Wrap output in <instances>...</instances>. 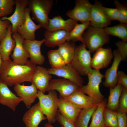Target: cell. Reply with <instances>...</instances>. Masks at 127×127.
Wrapping results in <instances>:
<instances>
[{
    "label": "cell",
    "mask_w": 127,
    "mask_h": 127,
    "mask_svg": "<svg viewBox=\"0 0 127 127\" xmlns=\"http://www.w3.org/2000/svg\"><path fill=\"white\" fill-rule=\"evenodd\" d=\"M36 66L30 60L25 64L20 65L10 58L3 62L0 71V81L10 87L25 82L31 83Z\"/></svg>",
    "instance_id": "cell-1"
},
{
    "label": "cell",
    "mask_w": 127,
    "mask_h": 127,
    "mask_svg": "<svg viewBox=\"0 0 127 127\" xmlns=\"http://www.w3.org/2000/svg\"><path fill=\"white\" fill-rule=\"evenodd\" d=\"M83 44L93 52L110 41L109 35L101 28L89 26L83 34Z\"/></svg>",
    "instance_id": "cell-2"
},
{
    "label": "cell",
    "mask_w": 127,
    "mask_h": 127,
    "mask_svg": "<svg viewBox=\"0 0 127 127\" xmlns=\"http://www.w3.org/2000/svg\"><path fill=\"white\" fill-rule=\"evenodd\" d=\"M48 92V94L45 95L38 90V98L42 111L46 116L48 123L51 124L56 120V116L58 111L59 98L56 91L52 90Z\"/></svg>",
    "instance_id": "cell-3"
},
{
    "label": "cell",
    "mask_w": 127,
    "mask_h": 127,
    "mask_svg": "<svg viewBox=\"0 0 127 127\" xmlns=\"http://www.w3.org/2000/svg\"><path fill=\"white\" fill-rule=\"evenodd\" d=\"M52 0H29L28 8L31 12L32 18L46 30L48 15L53 5Z\"/></svg>",
    "instance_id": "cell-4"
},
{
    "label": "cell",
    "mask_w": 127,
    "mask_h": 127,
    "mask_svg": "<svg viewBox=\"0 0 127 127\" xmlns=\"http://www.w3.org/2000/svg\"><path fill=\"white\" fill-rule=\"evenodd\" d=\"M87 75L88 78V83L79 87V89L83 93L87 95L95 104L98 105L104 99L99 89L100 85L104 75L99 70L94 69H92Z\"/></svg>",
    "instance_id": "cell-5"
},
{
    "label": "cell",
    "mask_w": 127,
    "mask_h": 127,
    "mask_svg": "<svg viewBox=\"0 0 127 127\" xmlns=\"http://www.w3.org/2000/svg\"><path fill=\"white\" fill-rule=\"evenodd\" d=\"M82 43L76 46L74 57L71 63L81 75H87L92 69L91 52Z\"/></svg>",
    "instance_id": "cell-6"
},
{
    "label": "cell",
    "mask_w": 127,
    "mask_h": 127,
    "mask_svg": "<svg viewBox=\"0 0 127 127\" xmlns=\"http://www.w3.org/2000/svg\"><path fill=\"white\" fill-rule=\"evenodd\" d=\"M75 2L74 8L67 11V16L76 22H90L92 4L88 0H76Z\"/></svg>",
    "instance_id": "cell-7"
},
{
    "label": "cell",
    "mask_w": 127,
    "mask_h": 127,
    "mask_svg": "<svg viewBox=\"0 0 127 127\" xmlns=\"http://www.w3.org/2000/svg\"><path fill=\"white\" fill-rule=\"evenodd\" d=\"M48 70L51 75H55L69 80L79 87L83 86L84 80L83 78L71 63L56 68H51Z\"/></svg>",
    "instance_id": "cell-8"
},
{
    "label": "cell",
    "mask_w": 127,
    "mask_h": 127,
    "mask_svg": "<svg viewBox=\"0 0 127 127\" xmlns=\"http://www.w3.org/2000/svg\"><path fill=\"white\" fill-rule=\"evenodd\" d=\"M79 87L71 81L64 78L51 79L47 91L54 90L59 93L60 97L65 98L73 93Z\"/></svg>",
    "instance_id": "cell-9"
},
{
    "label": "cell",
    "mask_w": 127,
    "mask_h": 127,
    "mask_svg": "<svg viewBox=\"0 0 127 127\" xmlns=\"http://www.w3.org/2000/svg\"><path fill=\"white\" fill-rule=\"evenodd\" d=\"M14 2L16 7L14 13L9 17L1 18L3 20H8L11 23L12 34L17 32L18 27L25 20V10L28 6V0H15Z\"/></svg>",
    "instance_id": "cell-10"
},
{
    "label": "cell",
    "mask_w": 127,
    "mask_h": 127,
    "mask_svg": "<svg viewBox=\"0 0 127 127\" xmlns=\"http://www.w3.org/2000/svg\"><path fill=\"white\" fill-rule=\"evenodd\" d=\"M45 41L44 38L40 40H24L23 46L29 55L30 60L36 65H41L45 61V57L42 54L41 51V46Z\"/></svg>",
    "instance_id": "cell-11"
},
{
    "label": "cell",
    "mask_w": 127,
    "mask_h": 127,
    "mask_svg": "<svg viewBox=\"0 0 127 127\" xmlns=\"http://www.w3.org/2000/svg\"><path fill=\"white\" fill-rule=\"evenodd\" d=\"M102 3L95 0L92 4L90 21V26L103 28L111 24L102 9Z\"/></svg>",
    "instance_id": "cell-12"
},
{
    "label": "cell",
    "mask_w": 127,
    "mask_h": 127,
    "mask_svg": "<svg viewBox=\"0 0 127 127\" xmlns=\"http://www.w3.org/2000/svg\"><path fill=\"white\" fill-rule=\"evenodd\" d=\"M30 85L18 84L14 86L16 95L21 98L27 108H29L36 99L38 98V90L33 83Z\"/></svg>",
    "instance_id": "cell-13"
},
{
    "label": "cell",
    "mask_w": 127,
    "mask_h": 127,
    "mask_svg": "<svg viewBox=\"0 0 127 127\" xmlns=\"http://www.w3.org/2000/svg\"><path fill=\"white\" fill-rule=\"evenodd\" d=\"M95 52L91 59V68L99 70L107 67L111 63L113 57L111 48L101 47Z\"/></svg>",
    "instance_id": "cell-14"
},
{
    "label": "cell",
    "mask_w": 127,
    "mask_h": 127,
    "mask_svg": "<svg viewBox=\"0 0 127 127\" xmlns=\"http://www.w3.org/2000/svg\"><path fill=\"white\" fill-rule=\"evenodd\" d=\"M25 12V20L23 24L18 27L17 32L24 40H34L35 38V31L41 27L39 24H36L32 20L30 15V10L28 7L26 8Z\"/></svg>",
    "instance_id": "cell-15"
},
{
    "label": "cell",
    "mask_w": 127,
    "mask_h": 127,
    "mask_svg": "<svg viewBox=\"0 0 127 127\" xmlns=\"http://www.w3.org/2000/svg\"><path fill=\"white\" fill-rule=\"evenodd\" d=\"M114 59L111 67L106 70L104 77L105 80L103 85L106 87L114 88L118 83L117 70L122 58L118 49L115 50L113 53Z\"/></svg>",
    "instance_id": "cell-16"
},
{
    "label": "cell",
    "mask_w": 127,
    "mask_h": 127,
    "mask_svg": "<svg viewBox=\"0 0 127 127\" xmlns=\"http://www.w3.org/2000/svg\"><path fill=\"white\" fill-rule=\"evenodd\" d=\"M46 119L39 102L26 111L22 118L23 121L26 127H38L40 123Z\"/></svg>",
    "instance_id": "cell-17"
},
{
    "label": "cell",
    "mask_w": 127,
    "mask_h": 127,
    "mask_svg": "<svg viewBox=\"0 0 127 127\" xmlns=\"http://www.w3.org/2000/svg\"><path fill=\"white\" fill-rule=\"evenodd\" d=\"M12 36L16 42L13 52L11 55L12 61L18 64H25L28 62V59L29 58V56L23 46L24 39L17 32L12 34Z\"/></svg>",
    "instance_id": "cell-18"
},
{
    "label": "cell",
    "mask_w": 127,
    "mask_h": 127,
    "mask_svg": "<svg viewBox=\"0 0 127 127\" xmlns=\"http://www.w3.org/2000/svg\"><path fill=\"white\" fill-rule=\"evenodd\" d=\"M22 99L13 93L8 85L0 81V104L7 106L15 111Z\"/></svg>",
    "instance_id": "cell-19"
},
{
    "label": "cell",
    "mask_w": 127,
    "mask_h": 127,
    "mask_svg": "<svg viewBox=\"0 0 127 127\" xmlns=\"http://www.w3.org/2000/svg\"><path fill=\"white\" fill-rule=\"evenodd\" d=\"M52 77L48 73V69L42 66H37L31 83L35 85L37 89L44 93L47 91Z\"/></svg>",
    "instance_id": "cell-20"
},
{
    "label": "cell",
    "mask_w": 127,
    "mask_h": 127,
    "mask_svg": "<svg viewBox=\"0 0 127 127\" xmlns=\"http://www.w3.org/2000/svg\"><path fill=\"white\" fill-rule=\"evenodd\" d=\"M70 32L63 30L44 32V44L49 47L53 48L66 41L68 39Z\"/></svg>",
    "instance_id": "cell-21"
},
{
    "label": "cell",
    "mask_w": 127,
    "mask_h": 127,
    "mask_svg": "<svg viewBox=\"0 0 127 127\" xmlns=\"http://www.w3.org/2000/svg\"><path fill=\"white\" fill-rule=\"evenodd\" d=\"M82 109L64 98H59L58 111L69 120L75 122Z\"/></svg>",
    "instance_id": "cell-22"
},
{
    "label": "cell",
    "mask_w": 127,
    "mask_h": 127,
    "mask_svg": "<svg viewBox=\"0 0 127 127\" xmlns=\"http://www.w3.org/2000/svg\"><path fill=\"white\" fill-rule=\"evenodd\" d=\"M64 98L81 109H89L96 105L89 96L80 90L79 87L71 95Z\"/></svg>",
    "instance_id": "cell-23"
},
{
    "label": "cell",
    "mask_w": 127,
    "mask_h": 127,
    "mask_svg": "<svg viewBox=\"0 0 127 127\" xmlns=\"http://www.w3.org/2000/svg\"><path fill=\"white\" fill-rule=\"evenodd\" d=\"M7 33L1 41L0 54L3 61L9 60L12 52L15 46L16 42L12 36V26L10 24L8 28Z\"/></svg>",
    "instance_id": "cell-24"
},
{
    "label": "cell",
    "mask_w": 127,
    "mask_h": 127,
    "mask_svg": "<svg viewBox=\"0 0 127 127\" xmlns=\"http://www.w3.org/2000/svg\"><path fill=\"white\" fill-rule=\"evenodd\" d=\"M77 22L69 19H64L60 16L49 19L47 30L49 31L63 30L70 32Z\"/></svg>",
    "instance_id": "cell-25"
},
{
    "label": "cell",
    "mask_w": 127,
    "mask_h": 127,
    "mask_svg": "<svg viewBox=\"0 0 127 127\" xmlns=\"http://www.w3.org/2000/svg\"><path fill=\"white\" fill-rule=\"evenodd\" d=\"M123 87L117 83L114 87L109 88V95L106 108L113 111H118L119 100Z\"/></svg>",
    "instance_id": "cell-26"
},
{
    "label": "cell",
    "mask_w": 127,
    "mask_h": 127,
    "mask_svg": "<svg viewBox=\"0 0 127 127\" xmlns=\"http://www.w3.org/2000/svg\"><path fill=\"white\" fill-rule=\"evenodd\" d=\"M75 43L65 41L58 46L57 49L66 64H70L73 59L76 46Z\"/></svg>",
    "instance_id": "cell-27"
},
{
    "label": "cell",
    "mask_w": 127,
    "mask_h": 127,
    "mask_svg": "<svg viewBox=\"0 0 127 127\" xmlns=\"http://www.w3.org/2000/svg\"><path fill=\"white\" fill-rule=\"evenodd\" d=\"M107 101L104 99L97 105V107L91 117V123L88 127H103L104 126L103 113Z\"/></svg>",
    "instance_id": "cell-28"
},
{
    "label": "cell",
    "mask_w": 127,
    "mask_h": 127,
    "mask_svg": "<svg viewBox=\"0 0 127 127\" xmlns=\"http://www.w3.org/2000/svg\"><path fill=\"white\" fill-rule=\"evenodd\" d=\"M90 25L89 22L79 24L77 23L70 32L67 41H71L75 42L78 41L83 44L82 35L85 30Z\"/></svg>",
    "instance_id": "cell-29"
},
{
    "label": "cell",
    "mask_w": 127,
    "mask_h": 127,
    "mask_svg": "<svg viewBox=\"0 0 127 127\" xmlns=\"http://www.w3.org/2000/svg\"><path fill=\"white\" fill-rule=\"evenodd\" d=\"M109 35L116 36L122 40L127 41V24L120 23L112 27H107L104 28Z\"/></svg>",
    "instance_id": "cell-30"
},
{
    "label": "cell",
    "mask_w": 127,
    "mask_h": 127,
    "mask_svg": "<svg viewBox=\"0 0 127 127\" xmlns=\"http://www.w3.org/2000/svg\"><path fill=\"white\" fill-rule=\"evenodd\" d=\"M97 105L88 109H82L75 123L76 127H88L91 118L96 109Z\"/></svg>",
    "instance_id": "cell-31"
},
{
    "label": "cell",
    "mask_w": 127,
    "mask_h": 127,
    "mask_svg": "<svg viewBox=\"0 0 127 127\" xmlns=\"http://www.w3.org/2000/svg\"><path fill=\"white\" fill-rule=\"evenodd\" d=\"M47 55L51 68H58L66 64L57 49L49 50Z\"/></svg>",
    "instance_id": "cell-32"
},
{
    "label": "cell",
    "mask_w": 127,
    "mask_h": 127,
    "mask_svg": "<svg viewBox=\"0 0 127 127\" xmlns=\"http://www.w3.org/2000/svg\"><path fill=\"white\" fill-rule=\"evenodd\" d=\"M104 126L107 127H118L117 111L105 108L103 113Z\"/></svg>",
    "instance_id": "cell-33"
},
{
    "label": "cell",
    "mask_w": 127,
    "mask_h": 127,
    "mask_svg": "<svg viewBox=\"0 0 127 127\" xmlns=\"http://www.w3.org/2000/svg\"><path fill=\"white\" fill-rule=\"evenodd\" d=\"M15 5L14 0H0V17H6L11 14Z\"/></svg>",
    "instance_id": "cell-34"
},
{
    "label": "cell",
    "mask_w": 127,
    "mask_h": 127,
    "mask_svg": "<svg viewBox=\"0 0 127 127\" xmlns=\"http://www.w3.org/2000/svg\"><path fill=\"white\" fill-rule=\"evenodd\" d=\"M114 3L118 12V20L120 23L127 24V8L118 0H115Z\"/></svg>",
    "instance_id": "cell-35"
},
{
    "label": "cell",
    "mask_w": 127,
    "mask_h": 127,
    "mask_svg": "<svg viewBox=\"0 0 127 127\" xmlns=\"http://www.w3.org/2000/svg\"><path fill=\"white\" fill-rule=\"evenodd\" d=\"M118 112L127 113V89L123 87L119 101Z\"/></svg>",
    "instance_id": "cell-36"
},
{
    "label": "cell",
    "mask_w": 127,
    "mask_h": 127,
    "mask_svg": "<svg viewBox=\"0 0 127 127\" xmlns=\"http://www.w3.org/2000/svg\"><path fill=\"white\" fill-rule=\"evenodd\" d=\"M115 44L121 56L122 61H126L127 58V42L122 40L116 42Z\"/></svg>",
    "instance_id": "cell-37"
},
{
    "label": "cell",
    "mask_w": 127,
    "mask_h": 127,
    "mask_svg": "<svg viewBox=\"0 0 127 127\" xmlns=\"http://www.w3.org/2000/svg\"><path fill=\"white\" fill-rule=\"evenodd\" d=\"M102 9L105 14L111 21L113 20H118V12L116 8H111L103 6Z\"/></svg>",
    "instance_id": "cell-38"
},
{
    "label": "cell",
    "mask_w": 127,
    "mask_h": 127,
    "mask_svg": "<svg viewBox=\"0 0 127 127\" xmlns=\"http://www.w3.org/2000/svg\"><path fill=\"white\" fill-rule=\"evenodd\" d=\"M56 120L63 127H76L75 122L63 116L58 111Z\"/></svg>",
    "instance_id": "cell-39"
},
{
    "label": "cell",
    "mask_w": 127,
    "mask_h": 127,
    "mask_svg": "<svg viewBox=\"0 0 127 127\" xmlns=\"http://www.w3.org/2000/svg\"><path fill=\"white\" fill-rule=\"evenodd\" d=\"M10 23V22L8 20H2L0 17V42L6 35L8 28Z\"/></svg>",
    "instance_id": "cell-40"
},
{
    "label": "cell",
    "mask_w": 127,
    "mask_h": 127,
    "mask_svg": "<svg viewBox=\"0 0 127 127\" xmlns=\"http://www.w3.org/2000/svg\"><path fill=\"white\" fill-rule=\"evenodd\" d=\"M118 127H127L126 113L117 111Z\"/></svg>",
    "instance_id": "cell-41"
},
{
    "label": "cell",
    "mask_w": 127,
    "mask_h": 127,
    "mask_svg": "<svg viewBox=\"0 0 127 127\" xmlns=\"http://www.w3.org/2000/svg\"><path fill=\"white\" fill-rule=\"evenodd\" d=\"M118 83L121 84L123 87L127 89V75L122 71L117 72Z\"/></svg>",
    "instance_id": "cell-42"
},
{
    "label": "cell",
    "mask_w": 127,
    "mask_h": 127,
    "mask_svg": "<svg viewBox=\"0 0 127 127\" xmlns=\"http://www.w3.org/2000/svg\"><path fill=\"white\" fill-rule=\"evenodd\" d=\"M44 127H55L53 126L51 124L49 123H47L45 124L44 125ZM61 127H63L62 126H61Z\"/></svg>",
    "instance_id": "cell-43"
},
{
    "label": "cell",
    "mask_w": 127,
    "mask_h": 127,
    "mask_svg": "<svg viewBox=\"0 0 127 127\" xmlns=\"http://www.w3.org/2000/svg\"><path fill=\"white\" fill-rule=\"evenodd\" d=\"M3 62L2 56L0 54V71L2 67Z\"/></svg>",
    "instance_id": "cell-44"
},
{
    "label": "cell",
    "mask_w": 127,
    "mask_h": 127,
    "mask_svg": "<svg viewBox=\"0 0 127 127\" xmlns=\"http://www.w3.org/2000/svg\"><path fill=\"white\" fill-rule=\"evenodd\" d=\"M103 127H106V126H104Z\"/></svg>",
    "instance_id": "cell-45"
},
{
    "label": "cell",
    "mask_w": 127,
    "mask_h": 127,
    "mask_svg": "<svg viewBox=\"0 0 127 127\" xmlns=\"http://www.w3.org/2000/svg\"></svg>",
    "instance_id": "cell-46"
}]
</instances>
